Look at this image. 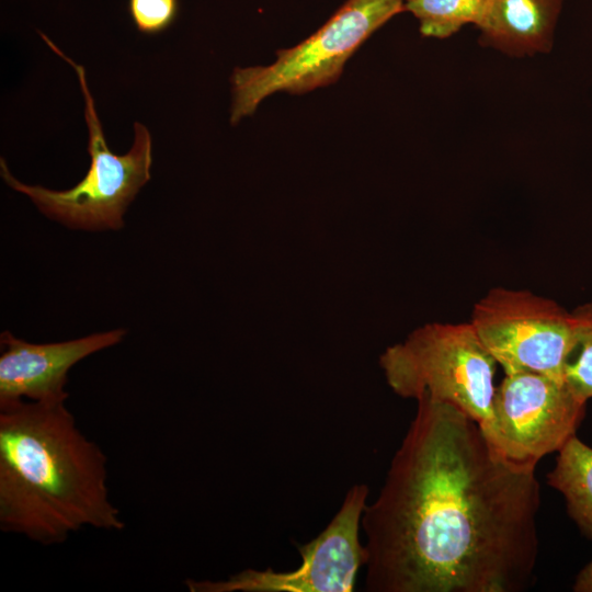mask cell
I'll return each mask as SVG.
<instances>
[{"instance_id":"1","label":"cell","mask_w":592,"mask_h":592,"mask_svg":"<svg viewBox=\"0 0 592 592\" xmlns=\"http://www.w3.org/2000/svg\"><path fill=\"white\" fill-rule=\"evenodd\" d=\"M366 504L369 592H521L538 557L535 469L503 460L479 423L428 396Z\"/></svg>"},{"instance_id":"2","label":"cell","mask_w":592,"mask_h":592,"mask_svg":"<svg viewBox=\"0 0 592 592\" xmlns=\"http://www.w3.org/2000/svg\"><path fill=\"white\" fill-rule=\"evenodd\" d=\"M65 402L0 409V527L48 546L86 526L125 527L109 498L106 456Z\"/></svg>"},{"instance_id":"3","label":"cell","mask_w":592,"mask_h":592,"mask_svg":"<svg viewBox=\"0 0 592 592\" xmlns=\"http://www.w3.org/2000/svg\"><path fill=\"white\" fill-rule=\"evenodd\" d=\"M39 35L77 72L84 99L90 168L77 185L66 191L20 182L11 174L3 158L0 160L1 177L13 190L27 195L44 215L67 227L84 230L122 228L128 204L150 179L151 136L143 124L135 123L130 150L122 156L112 152L87 84L83 66L66 56L45 34L39 32Z\"/></svg>"},{"instance_id":"4","label":"cell","mask_w":592,"mask_h":592,"mask_svg":"<svg viewBox=\"0 0 592 592\" xmlns=\"http://www.w3.org/2000/svg\"><path fill=\"white\" fill-rule=\"evenodd\" d=\"M496 365L470 322L425 325L380 356L397 395L449 403L479 424L491 414Z\"/></svg>"},{"instance_id":"5","label":"cell","mask_w":592,"mask_h":592,"mask_svg":"<svg viewBox=\"0 0 592 592\" xmlns=\"http://www.w3.org/2000/svg\"><path fill=\"white\" fill-rule=\"evenodd\" d=\"M405 0H346L314 34L276 52L269 66L236 67L230 123L252 115L276 92L303 94L335 82L345 62L379 27L405 12Z\"/></svg>"},{"instance_id":"6","label":"cell","mask_w":592,"mask_h":592,"mask_svg":"<svg viewBox=\"0 0 592 592\" xmlns=\"http://www.w3.org/2000/svg\"><path fill=\"white\" fill-rule=\"evenodd\" d=\"M585 403L561 379L535 372L505 374L496 387L490 417L479 425L503 460L535 469L576 435Z\"/></svg>"},{"instance_id":"7","label":"cell","mask_w":592,"mask_h":592,"mask_svg":"<svg viewBox=\"0 0 592 592\" xmlns=\"http://www.w3.org/2000/svg\"><path fill=\"white\" fill-rule=\"evenodd\" d=\"M470 323L505 374L535 372L563 380L577 323L551 299L494 287L473 309Z\"/></svg>"},{"instance_id":"8","label":"cell","mask_w":592,"mask_h":592,"mask_svg":"<svg viewBox=\"0 0 592 592\" xmlns=\"http://www.w3.org/2000/svg\"><path fill=\"white\" fill-rule=\"evenodd\" d=\"M367 496L364 483L349 489L326 528L298 548L301 560L295 570L246 569L227 580L186 579L184 583L191 592H351L367 561L358 535Z\"/></svg>"},{"instance_id":"9","label":"cell","mask_w":592,"mask_h":592,"mask_svg":"<svg viewBox=\"0 0 592 592\" xmlns=\"http://www.w3.org/2000/svg\"><path fill=\"white\" fill-rule=\"evenodd\" d=\"M124 329L46 344L30 343L9 331L1 333L0 409L23 401H66L69 369L84 357L115 345Z\"/></svg>"},{"instance_id":"10","label":"cell","mask_w":592,"mask_h":592,"mask_svg":"<svg viewBox=\"0 0 592 592\" xmlns=\"http://www.w3.org/2000/svg\"><path fill=\"white\" fill-rule=\"evenodd\" d=\"M563 0H487L476 26L483 47L508 57L547 54L554 47Z\"/></svg>"},{"instance_id":"11","label":"cell","mask_w":592,"mask_h":592,"mask_svg":"<svg viewBox=\"0 0 592 592\" xmlns=\"http://www.w3.org/2000/svg\"><path fill=\"white\" fill-rule=\"evenodd\" d=\"M547 483L565 497L568 514L592 538V447L572 436L558 451Z\"/></svg>"},{"instance_id":"12","label":"cell","mask_w":592,"mask_h":592,"mask_svg":"<svg viewBox=\"0 0 592 592\" xmlns=\"http://www.w3.org/2000/svg\"><path fill=\"white\" fill-rule=\"evenodd\" d=\"M487 0H405V12L419 22L424 37L445 39L468 24L477 26Z\"/></svg>"},{"instance_id":"13","label":"cell","mask_w":592,"mask_h":592,"mask_svg":"<svg viewBox=\"0 0 592 592\" xmlns=\"http://www.w3.org/2000/svg\"><path fill=\"white\" fill-rule=\"evenodd\" d=\"M576 342L563 369V382L582 401L592 398V303L573 311Z\"/></svg>"},{"instance_id":"14","label":"cell","mask_w":592,"mask_h":592,"mask_svg":"<svg viewBox=\"0 0 592 592\" xmlns=\"http://www.w3.org/2000/svg\"><path fill=\"white\" fill-rule=\"evenodd\" d=\"M178 9V0H128L134 25L147 35L166 31L174 22Z\"/></svg>"},{"instance_id":"15","label":"cell","mask_w":592,"mask_h":592,"mask_svg":"<svg viewBox=\"0 0 592 592\" xmlns=\"http://www.w3.org/2000/svg\"><path fill=\"white\" fill-rule=\"evenodd\" d=\"M573 591L592 592V560L577 576Z\"/></svg>"}]
</instances>
